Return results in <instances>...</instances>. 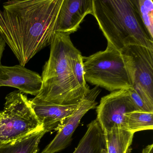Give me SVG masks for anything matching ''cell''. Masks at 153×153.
I'll use <instances>...</instances> for the list:
<instances>
[{
    "label": "cell",
    "instance_id": "6da1fadb",
    "mask_svg": "<svg viewBox=\"0 0 153 153\" xmlns=\"http://www.w3.org/2000/svg\"><path fill=\"white\" fill-rule=\"evenodd\" d=\"M63 0L8 1L0 8V35L26 64L51 45Z\"/></svg>",
    "mask_w": 153,
    "mask_h": 153
},
{
    "label": "cell",
    "instance_id": "7a4b0ae2",
    "mask_svg": "<svg viewBox=\"0 0 153 153\" xmlns=\"http://www.w3.org/2000/svg\"><path fill=\"white\" fill-rule=\"evenodd\" d=\"M49 59L43 68L42 88L34 97L39 101L60 105L79 103L89 92L78 84L73 63L80 52L69 35L55 32L51 45Z\"/></svg>",
    "mask_w": 153,
    "mask_h": 153
},
{
    "label": "cell",
    "instance_id": "3957f363",
    "mask_svg": "<svg viewBox=\"0 0 153 153\" xmlns=\"http://www.w3.org/2000/svg\"><path fill=\"white\" fill-rule=\"evenodd\" d=\"M93 13L107 46L121 51L129 45L153 51L150 36L140 18L137 0H93Z\"/></svg>",
    "mask_w": 153,
    "mask_h": 153
},
{
    "label": "cell",
    "instance_id": "277c9868",
    "mask_svg": "<svg viewBox=\"0 0 153 153\" xmlns=\"http://www.w3.org/2000/svg\"><path fill=\"white\" fill-rule=\"evenodd\" d=\"M86 82L111 92L131 88L134 69L130 57L111 46L83 57Z\"/></svg>",
    "mask_w": 153,
    "mask_h": 153
},
{
    "label": "cell",
    "instance_id": "5b68a950",
    "mask_svg": "<svg viewBox=\"0 0 153 153\" xmlns=\"http://www.w3.org/2000/svg\"><path fill=\"white\" fill-rule=\"evenodd\" d=\"M5 99L0 112V146L43 130L27 96L16 90L9 94Z\"/></svg>",
    "mask_w": 153,
    "mask_h": 153
},
{
    "label": "cell",
    "instance_id": "8992f818",
    "mask_svg": "<svg viewBox=\"0 0 153 153\" xmlns=\"http://www.w3.org/2000/svg\"><path fill=\"white\" fill-rule=\"evenodd\" d=\"M96 110V120L103 131L114 126L126 129L125 114L138 111L126 89L113 91L103 97Z\"/></svg>",
    "mask_w": 153,
    "mask_h": 153
},
{
    "label": "cell",
    "instance_id": "52a82bcc",
    "mask_svg": "<svg viewBox=\"0 0 153 153\" xmlns=\"http://www.w3.org/2000/svg\"><path fill=\"white\" fill-rule=\"evenodd\" d=\"M121 51L128 55L134 69L132 88L153 107V51L140 45H129Z\"/></svg>",
    "mask_w": 153,
    "mask_h": 153
},
{
    "label": "cell",
    "instance_id": "ba28073f",
    "mask_svg": "<svg viewBox=\"0 0 153 153\" xmlns=\"http://www.w3.org/2000/svg\"><path fill=\"white\" fill-rule=\"evenodd\" d=\"M101 92L99 87L90 89L89 93L79 102L72 114L66 120L57 135L42 153H56L65 149L70 144L74 131L81 119L89 110L95 109L96 99Z\"/></svg>",
    "mask_w": 153,
    "mask_h": 153
},
{
    "label": "cell",
    "instance_id": "9c48e42d",
    "mask_svg": "<svg viewBox=\"0 0 153 153\" xmlns=\"http://www.w3.org/2000/svg\"><path fill=\"white\" fill-rule=\"evenodd\" d=\"M42 76L37 72L20 65L12 67L0 65V88H18L24 94L36 96L42 88Z\"/></svg>",
    "mask_w": 153,
    "mask_h": 153
},
{
    "label": "cell",
    "instance_id": "30bf717a",
    "mask_svg": "<svg viewBox=\"0 0 153 153\" xmlns=\"http://www.w3.org/2000/svg\"><path fill=\"white\" fill-rule=\"evenodd\" d=\"M93 0H63L55 32L69 35L80 28L87 15H93Z\"/></svg>",
    "mask_w": 153,
    "mask_h": 153
},
{
    "label": "cell",
    "instance_id": "8fae6325",
    "mask_svg": "<svg viewBox=\"0 0 153 153\" xmlns=\"http://www.w3.org/2000/svg\"><path fill=\"white\" fill-rule=\"evenodd\" d=\"M30 101L45 133L52 131H58L74 112L79 103L71 105H60L39 101L35 98L30 99Z\"/></svg>",
    "mask_w": 153,
    "mask_h": 153
},
{
    "label": "cell",
    "instance_id": "7c38bea8",
    "mask_svg": "<svg viewBox=\"0 0 153 153\" xmlns=\"http://www.w3.org/2000/svg\"><path fill=\"white\" fill-rule=\"evenodd\" d=\"M87 128L73 153H107L104 133L97 120L91 122Z\"/></svg>",
    "mask_w": 153,
    "mask_h": 153
},
{
    "label": "cell",
    "instance_id": "4fadbf2b",
    "mask_svg": "<svg viewBox=\"0 0 153 153\" xmlns=\"http://www.w3.org/2000/svg\"><path fill=\"white\" fill-rule=\"evenodd\" d=\"M104 133L107 153H130L134 133L117 126Z\"/></svg>",
    "mask_w": 153,
    "mask_h": 153
},
{
    "label": "cell",
    "instance_id": "5bb4252c",
    "mask_svg": "<svg viewBox=\"0 0 153 153\" xmlns=\"http://www.w3.org/2000/svg\"><path fill=\"white\" fill-rule=\"evenodd\" d=\"M43 130L35 132L20 140L0 146V153H37Z\"/></svg>",
    "mask_w": 153,
    "mask_h": 153
},
{
    "label": "cell",
    "instance_id": "9a60e30c",
    "mask_svg": "<svg viewBox=\"0 0 153 153\" xmlns=\"http://www.w3.org/2000/svg\"><path fill=\"white\" fill-rule=\"evenodd\" d=\"M126 129L132 133L153 129V113L133 111L125 114Z\"/></svg>",
    "mask_w": 153,
    "mask_h": 153
},
{
    "label": "cell",
    "instance_id": "2e32d148",
    "mask_svg": "<svg viewBox=\"0 0 153 153\" xmlns=\"http://www.w3.org/2000/svg\"><path fill=\"white\" fill-rule=\"evenodd\" d=\"M140 18L150 36L153 38V1L137 0Z\"/></svg>",
    "mask_w": 153,
    "mask_h": 153
},
{
    "label": "cell",
    "instance_id": "e0dca14e",
    "mask_svg": "<svg viewBox=\"0 0 153 153\" xmlns=\"http://www.w3.org/2000/svg\"><path fill=\"white\" fill-rule=\"evenodd\" d=\"M73 69L74 75L78 84L86 92H89L90 89L88 85L87 84L84 77L83 56L81 52L79 53L74 59Z\"/></svg>",
    "mask_w": 153,
    "mask_h": 153
},
{
    "label": "cell",
    "instance_id": "ac0fdd59",
    "mask_svg": "<svg viewBox=\"0 0 153 153\" xmlns=\"http://www.w3.org/2000/svg\"><path fill=\"white\" fill-rule=\"evenodd\" d=\"M128 90L133 103L139 111L153 113V107L150 106L134 88H131Z\"/></svg>",
    "mask_w": 153,
    "mask_h": 153
},
{
    "label": "cell",
    "instance_id": "d6986e66",
    "mask_svg": "<svg viewBox=\"0 0 153 153\" xmlns=\"http://www.w3.org/2000/svg\"><path fill=\"white\" fill-rule=\"evenodd\" d=\"M6 44L0 35V62H1V59L3 56V52L5 50Z\"/></svg>",
    "mask_w": 153,
    "mask_h": 153
},
{
    "label": "cell",
    "instance_id": "ffe728a7",
    "mask_svg": "<svg viewBox=\"0 0 153 153\" xmlns=\"http://www.w3.org/2000/svg\"><path fill=\"white\" fill-rule=\"evenodd\" d=\"M142 153H153V144L148 145L143 149Z\"/></svg>",
    "mask_w": 153,
    "mask_h": 153
}]
</instances>
